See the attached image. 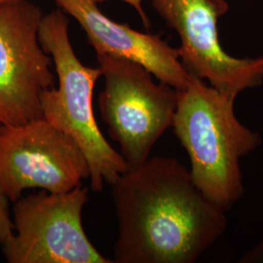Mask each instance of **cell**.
<instances>
[{
  "mask_svg": "<svg viewBox=\"0 0 263 263\" xmlns=\"http://www.w3.org/2000/svg\"><path fill=\"white\" fill-rule=\"evenodd\" d=\"M111 186L118 218L112 262H196L226 233V210L176 158L149 157Z\"/></svg>",
  "mask_w": 263,
  "mask_h": 263,
  "instance_id": "obj_1",
  "label": "cell"
},
{
  "mask_svg": "<svg viewBox=\"0 0 263 263\" xmlns=\"http://www.w3.org/2000/svg\"><path fill=\"white\" fill-rule=\"evenodd\" d=\"M173 128L190 161L196 187L226 212L244 196L241 160L262 144L258 132L239 121L235 100L190 74L177 90Z\"/></svg>",
  "mask_w": 263,
  "mask_h": 263,
  "instance_id": "obj_2",
  "label": "cell"
},
{
  "mask_svg": "<svg viewBox=\"0 0 263 263\" xmlns=\"http://www.w3.org/2000/svg\"><path fill=\"white\" fill-rule=\"evenodd\" d=\"M68 23L61 9L43 16L40 23L39 42L52 58L59 79L58 88L41 96L42 117L76 141L88 162L91 189L101 191L104 183L112 185L129 169L96 122L93 92L102 70L84 66L77 58Z\"/></svg>",
  "mask_w": 263,
  "mask_h": 263,
  "instance_id": "obj_3",
  "label": "cell"
},
{
  "mask_svg": "<svg viewBox=\"0 0 263 263\" xmlns=\"http://www.w3.org/2000/svg\"><path fill=\"white\" fill-rule=\"evenodd\" d=\"M98 61L104 77L101 116L128 169H135L149 158L153 146L173 127L178 92L156 83L146 68L130 60L103 55Z\"/></svg>",
  "mask_w": 263,
  "mask_h": 263,
  "instance_id": "obj_4",
  "label": "cell"
},
{
  "mask_svg": "<svg viewBox=\"0 0 263 263\" xmlns=\"http://www.w3.org/2000/svg\"><path fill=\"white\" fill-rule=\"evenodd\" d=\"M89 188L41 190L14 202V234L2 249L9 263H111L89 240L82 212Z\"/></svg>",
  "mask_w": 263,
  "mask_h": 263,
  "instance_id": "obj_5",
  "label": "cell"
},
{
  "mask_svg": "<svg viewBox=\"0 0 263 263\" xmlns=\"http://www.w3.org/2000/svg\"><path fill=\"white\" fill-rule=\"evenodd\" d=\"M89 178L84 153L43 117L0 126V195L16 202L27 189L64 193Z\"/></svg>",
  "mask_w": 263,
  "mask_h": 263,
  "instance_id": "obj_6",
  "label": "cell"
},
{
  "mask_svg": "<svg viewBox=\"0 0 263 263\" xmlns=\"http://www.w3.org/2000/svg\"><path fill=\"white\" fill-rule=\"evenodd\" d=\"M43 13L28 0L0 5V124L42 117L41 96L55 84L52 58L38 38Z\"/></svg>",
  "mask_w": 263,
  "mask_h": 263,
  "instance_id": "obj_7",
  "label": "cell"
},
{
  "mask_svg": "<svg viewBox=\"0 0 263 263\" xmlns=\"http://www.w3.org/2000/svg\"><path fill=\"white\" fill-rule=\"evenodd\" d=\"M167 25L179 33L182 65L188 72L219 93L236 100L263 83V57L235 58L220 45L217 21L226 14L224 0H151Z\"/></svg>",
  "mask_w": 263,
  "mask_h": 263,
  "instance_id": "obj_8",
  "label": "cell"
},
{
  "mask_svg": "<svg viewBox=\"0 0 263 263\" xmlns=\"http://www.w3.org/2000/svg\"><path fill=\"white\" fill-rule=\"evenodd\" d=\"M84 29L97 56L130 60L146 68L160 82L183 89L190 73L182 65L179 49L160 35L142 33L107 18L93 0H54Z\"/></svg>",
  "mask_w": 263,
  "mask_h": 263,
  "instance_id": "obj_9",
  "label": "cell"
},
{
  "mask_svg": "<svg viewBox=\"0 0 263 263\" xmlns=\"http://www.w3.org/2000/svg\"><path fill=\"white\" fill-rule=\"evenodd\" d=\"M7 199L0 195V245L2 249L9 245L14 234V226L7 207Z\"/></svg>",
  "mask_w": 263,
  "mask_h": 263,
  "instance_id": "obj_10",
  "label": "cell"
},
{
  "mask_svg": "<svg viewBox=\"0 0 263 263\" xmlns=\"http://www.w3.org/2000/svg\"><path fill=\"white\" fill-rule=\"evenodd\" d=\"M93 1H95L96 3H98V2H103V1H106V0H93ZM120 1H124V2H126L128 4H130L135 9L137 10V12L139 13V15H140V17L142 20V22L144 23L145 27H148V23L149 22H148V19H147V16H146L145 12L143 11V8H142V5H141L142 0H120Z\"/></svg>",
  "mask_w": 263,
  "mask_h": 263,
  "instance_id": "obj_11",
  "label": "cell"
},
{
  "mask_svg": "<svg viewBox=\"0 0 263 263\" xmlns=\"http://www.w3.org/2000/svg\"><path fill=\"white\" fill-rule=\"evenodd\" d=\"M263 260V242L258 245L254 250L247 253L242 257V262H251V261H259Z\"/></svg>",
  "mask_w": 263,
  "mask_h": 263,
  "instance_id": "obj_12",
  "label": "cell"
},
{
  "mask_svg": "<svg viewBox=\"0 0 263 263\" xmlns=\"http://www.w3.org/2000/svg\"><path fill=\"white\" fill-rule=\"evenodd\" d=\"M12 1H17V0H0V5L8 3V2H12Z\"/></svg>",
  "mask_w": 263,
  "mask_h": 263,
  "instance_id": "obj_13",
  "label": "cell"
}]
</instances>
